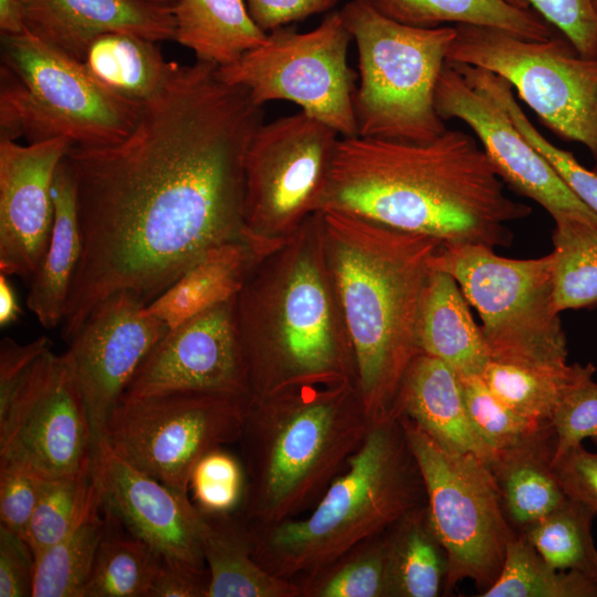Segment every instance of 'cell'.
<instances>
[{
  "label": "cell",
  "instance_id": "24",
  "mask_svg": "<svg viewBox=\"0 0 597 597\" xmlns=\"http://www.w3.org/2000/svg\"><path fill=\"white\" fill-rule=\"evenodd\" d=\"M201 544L209 574L207 597H303L300 585L255 561L249 524L238 511L202 512Z\"/></svg>",
  "mask_w": 597,
  "mask_h": 597
},
{
  "label": "cell",
  "instance_id": "16",
  "mask_svg": "<svg viewBox=\"0 0 597 597\" xmlns=\"http://www.w3.org/2000/svg\"><path fill=\"white\" fill-rule=\"evenodd\" d=\"M434 104L444 122L457 118L469 126L503 182L542 206L553 220L570 217L597 224V214L523 137L502 105L452 63L446 62L441 71Z\"/></svg>",
  "mask_w": 597,
  "mask_h": 597
},
{
  "label": "cell",
  "instance_id": "32",
  "mask_svg": "<svg viewBox=\"0 0 597 597\" xmlns=\"http://www.w3.org/2000/svg\"><path fill=\"white\" fill-rule=\"evenodd\" d=\"M104 534L83 597H148L160 555L112 515L104 512Z\"/></svg>",
  "mask_w": 597,
  "mask_h": 597
},
{
  "label": "cell",
  "instance_id": "49",
  "mask_svg": "<svg viewBox=\"0 0 597 597\" xmlns=\"http://www.w3.org/2000/svg\"><path fill=\"white\" fill-rule=\"evenodd\" d=\"M254 23L265 33L329 11L338 0H244Z\"/></svg>",
  "mask_w": 597,
  "mask_h": 597
},
{
  "label": "cell",
  "instance_id": "48",
  "mask_svg": "<svg viewBox=\"0 0 597 597\" xmlns=\"http://www.w3.org/2000/svg\"><path fill=\"white\" fill-rule=\"evenodd\" d=\"M208 587L207 567L160 555L148 597H207Z\"/></svg>",
  "mask_w": 597,
  "mask_h": 597
},
{
  "label": "cell",
  "instance_id": "6",
  "mask_svg": "<svg viewBox=\"0 0 597 597\" xmlns=\"http://www.w3.org/2000/svg\"><path fill=\"white\" fill-rule=\"evenodd\" d=\"M426 504V489L398 418L374 421L346 468L304 517L251 526L253 556L302 590L350 551Z\"/></svg>",
  "mask_w": 597,
  "mask_h": 597
},
{
  "label": "cell",
  "instance_id": "54",
  "mask_svg": "<svg viewBox=\"0 0 597 597\" xmlns=\"http://www.w3.org/2000/svg\"><path fill=\"white\" fill-rule=\"evenodd\" d=\"M591 1H593L594 9H595V11L597 13V0H591Z\"/></svg>",
  "mask_w": 597,
  "mask_h": 597
},
{
  "label": "cell",
  "instance_id": "19",
  "mask_svg": "<svg viewBox=\"0 0 597 597\" xmlns=\"http://www.w3.org/2000/svg\"><path fill=\"white\" fill-rule=\"evenodd\" d=\"M93 471L104 512L166 558L207 567L202 512L189 499L116 454L103 440L94 447Z\"/></svg>",
  "mask_w": 597,
  "mask_h": 597
},
{
  "label": "cell",
  "instance_id": "10",
  "mask_svg": "<svg viewBox=\"0 0 597 597\" xmlns=\"http://www.w3.org/2000/svg\"><path fill=\"white\" fill-rule=\"evenodd\" d=\"M339 138L302 111L256 130L244 159L243 241L258 263L322 210Z\"/></svg>",
  "mask_w": 597,
  "mask_h": 597
},
{
  "label": "cell",
  "instance_id": "27",
  "mask_svg": "<svg viewBox=\"0 0 597 597\" xmlns=\"http://www.w3.org/2000/svg\"><path fill=\"white\" fill-rule=\"evenodd\" d=\"M255 260L243 241L220 244L195 262L145 310L168 328L235 298L243 289Z\"/></svg>",
  "mask_w": 597,
  "mask_h": 597
},
{
  "label": "cell",
  "instance_id": "50",
  "mask_svg": "<svg viewBox=\"0 0 597 597\" xmlns=\"http://www.w3.org/2000/svg\"><path fill=\"white\" fill-rule=\"evenodd\" d=\"M51 342L39 337L28 344H19L6 337L0 344V405L4 404L32 364L48 349Z\"/></svg>",
  "mask_w": 597,
  "mask_h": 597
},
{
  "label": "cell",
  "instance_id": "8",
  "mask_svg": "<svg viewBox=\"0 0 597 597\" xmlns=\"http://www.w3.org/2000/svg\"><path fill=\"white\" fill-rule=\"evenodd\" d=\"M1 138L103 146L126 137L140 117L144 104L111 93L81 61L27 30L1 33Z\"/></svg>",
  "mask_w": 597,
  "mask_h": 597
},
{
  "label": "cell",
  "instance_id": "25",
  "mask_svg": "<svg viewBox=\"0 0 597 597\" xmlns=\"http://www.w3.org/2000/svg\"><path fill=\"white\" fill-rule=\"evenodd\" d=\"M555 452L549 423L523 443L496 452L490 464L506 517L517 533L567 500L553 469Z\"/></svg>",
  "mask_w": 597,
  "mask_h": 597
},
{
  "label": "cell",
  "instance_id": "37",
  "mask_svg": "<svg viewBox=\"0 0 597 597\" xmlns=\"http://www.w3.org/2000/svg\"><path fill=\"white\" fill-rule=\"evenodd\" d=\"M100 504L93 461L78 473L46 479L27 534L34 558L67 536Z\"/></svg>",
  "mask_w": 597,
  "mask_h": 597
},
{
  "label": "cell",
  "instance_id": "18",
  "mask_svg": "<svg viewBox=\"0 0 597 597\" xmlns=\"http://www.w3.org/2000/svg\"><path fill=\"white\" fill-rule=\"evenodd\" d=\"M235 298L169 328L145 358L122 398L177 391L249 398Z\"/></svg>",
  "mask_w": 597,
  "mask_h": 597
},
{
  "label": "cell",
  "instance_id": "30",
  "mask_svg": "<svg viewBox=\"0 0 597 597\" xmlns=\"http://www.w3.org/2000/svg\"><path fill=\"white\" fill-rule=\"evenodd\" d=\"M385 15L417 28L446 23L490 27L531 40H547L554 29L526 0H370Z\"/></svg>",
  "mask_w": 597,
  "mask_h": 597
},
{
  "label": "cell",
  "instance_id": "42",
  "mask_svg": "<svg viewBox=\"0 0 597 597\" xmlns=\"http://www.w3.org/2000/svg\"><path fill=\"white\" fill-rule=\"evenodd\" d=\"M245 489L242 462L223 447L203 455L193 467L189 493L205 513H233L240 509Z\"/></svg>",
  "mask_w": 597,
  "mask_h": 597
},
{
  "label": "cell",
  "instance_id": "17",
  "mask_svg": "<svg viewBox=\"0 0 597 597\" xmlns=\"http://www.w3.org/2000/svg\"><path fill=\"white\" fill-rule=\"evenodd\" d=\"M130 291L116 292L91 312L66 354L88 412L94 447L136 371L169 329Z\"/></svg>",
  "mask_w": 597,
  "mask_h": 597
},
{
  "label": "cell",
  "instance_id": "29",
  "mask_svg": "<svg viewBox=\"0 0 597 597\" xmlns=\"http://www.w3.org/2000/svg\"><path fill=\"white\" fill-rule=\"evenodd\" d=\"M82 63L111 93L139 104L158 95L179 65L165 60L157 42L121 32L94 39Z\"/></svg>",
  "mask_w": 597,
  "mask_h": 597
},
{
  "label": "cell",
  "instance_id": "45",
  "mask_svg": "<svg viewBox=\"0 0 597 597\" xmlns=\"http://www.w3.org/2000/svg\"><path fill=\"white\" fill-rule=\"evenodd\" d=\"M583 55L597 56V13L591 0H526Z\"/></svg>",
  "mask_w": 597,
  "mask_h": 597
},
{
  "label": "cell",
  "instance_id": "1",
  "mask_svg": "<svg viewBox=\"0 0 597 597\" xmlns=\"http://www.w3.org/2000/svg\"><path fill=\"white\" fill-rule=\"evenodd\" d=\"M217 70L179 64L126 137L65 156L83 241L67 341L109 295L148 304L211 249L243 241L244 159L264 111Z\"/></svg>",
  "mask_w": 597,
  "mask_h": 597
},
{
  "label": "cell",
  "instance_id": "20",
  "mask_svg": "<svg viewBox=\"0 0 597 597\" xmlns=\"http://www.w3.org/2000/svg\"><path fill=\"white\" fill-rule=\"evenodd\" d=\"M72 143L62 137L20 145L0 138V271L31 280L46 251L56 171Z\"/></svg>",
  "mask_w": 597,
  "mask_h": 597
},
{
  "label": "cell",
  "instance_id": "9",
  "mask_svg": "<svg viewBox=\"0 0 597 597\" xmlns=\"http://www.w3.org/2000/svg\"><path fill=\"white\" fill-rule=\"evenodd\" d=\"M432 268L450 274L482 322L492 360L567 364L553 301V255L509 259L480 244H442Z\"/></svg>",
  "mask_w": 597,
  "mask_h": 597
},
{
  "label": "cell",
  "instance_id": "55",
  "mask_svg": "<svg viewBox=\"0 0 597 597\" xmlns=\"http://www.w3.org/2000/svg\"><path fill=\"white\" fill-rule=\"evenodd\" d=\"M596 163H595V166H594V171L597 174V158H595Z\"/></svg>",
  "mask_w": 597,
  "mask_h": 597
},
{
  "label": "cell",
  "instance_id": "52",
  "mask_svg": "<svg viewBox=\"0 0 597 597\" xmlns=\"http://www.w3.org/2000/svg\"><path fill=\"white\" fill-rule=\"evenodd\" d=\"M0 30L6 34L24 31L22 0H0Z\"/></svg>",
  "mask_w": 597,
  "mask_h": 597
},
{
  "label": "cell",
  "instance_id": "22",
  "mask_svg": "<svg viewBox=\"0 0 597 597\" xmlns=\"http://www.w3.org/2000/svg\"><path fill=\"white\" fill-rule=\"evenodd\" d=\"M440 446L476 455L489 465L495 453L469 419L458 375L440 359L420 354L410 365L392 411Z\"/></svg>",
  "mask_w": 597,
  "mask_h": 597
},
{
  "label": "cell",
  "instance_id": "12",
  "mask_svg": "<svg viewBox=\"0 0 597 597\" xmlns=\"http://www.w3.org/2000/svg\"><path fill=\"white\" fill-rule=\"evenodd\" d=\"M454 27L447 62L502 77L555 135L597 158V56L580 54L564 35L531 40L496 28Z\"/></svg>",
  "mask_w": 597,
  "mask_h": 597
},
{
  "label": "cell",
  "instance_id": "43",
  "mask_svg": "<svg viewBox=\"0 0 597 597\" xmlns=\"http://www.w3.org/2000/svg\"><path fill=\"white\" fill-rule=\"evenodd\" d=\"M597 368L588 363L578 373L563 396L551 423L556 436L555 457L591 439L597 444Z\"/></svg>",
  "mask_w": 597,
  "mask_h": 597
},
{
  "label": "cell",
  "instance_id": "4",
  "mask_svg": "<svg viewBox=\"0 0 597 597\" xmlns=\"http://www.w3.org/2000/svg\"><path fill=\"white\" fill-rule=\"evenodd\" d=\"M370 425L348 376L287 384L250 399L238 441L245 473L240 515L266 527L310 511Z\"/></svg>",
  "mask_w": 597,
  "mask_h": 597
},
{
  "label": "cell",
  "instance_id": "33",
  "mask_svg": "<svg viewBox=\"0 0 597 597\" xmlns=\"http://www.w3.org/2000/svg\"><path fill=\"white\" fill-rule=\"evenodd\" d=\"M579 365H533L491 359L481 378L513 410L535 421L551 422Z\"/></svg>",
  "mask_w": 597,
  "mask_h": 597
},
{
  "label": "cell",
  "instance_id": "23",
  "mask_svg": "<svg viewBox=\"0 0 597 597\" xmlns=\"http://www.w3.org/2000/svg\"><path fill=\"white\" fill-rule=\"evenodd\" d=\"M458 282L433 269L425 287L418 324L422 354L448 365L458 377L481 376L491 360Z\"/></svg>",
  "mask_w": 597,
  "mask_h": 597
},
{
  "label": "cell",
  "instance_id": "26",
  "mask_svg": "<svg viewBox=\"0 0 597 597\" xmlns=\"http://www.w3.org/2000/svg\"><path fill=\"white\" fill-rule=\"evenodd\" d=\"M52 196V231L46 251L31 277L27 297L28 308L45 328H53L64 320L83 248L76 189L65 158L56 171Z\"/></svg>",
  "mask_w": 597,
  "mask_h": 597
},
{
  "label": "cell",
  "instance_id": "5",
  "mask_svg": "<svg viewBox=\"0 0 597 597\" xmlns=\"http://www.w3.org/2000/svg\"><path fill=\"white\" fill-rule=\"evenodd\" d=\"M262 262L235 298L249 400L280 386L327 376H348L356 383L316 214Z\"/></svg>",
  "mask_w": 597,
  "mask_h": 597
},
{
  "label": "cell",
  "instance_id": "36",
  "mask_svg": "<svg viewBox=\"0 0 597 597\" xmlns=\"http://www.w3.org/2000/svg\"><path fill=\"white\" fill-rule=\"evenodd\" d=\"M480 597H597V579L554 568L517 533L507 544L500 576Z\"/></svg>",
  "mask_w": 597,
  "mask_h": 597
},
{
  "label": "cell",
  "instance_id": "53",
  "mask_svg": "<svg viewBox=\"0 0 597 597\" xmlns=\"http://www.w3.org/2000/svg\"><path fill=\"white\" fill-rule=\"evenodd\" d=\"M158 1L171 6L175 0H158Z\"/></svg>",
  "mask_w": 597,
  "mask_h": 597
},
{
  "label": "cell",
  "instance_id": "14",
  "mask_svg": "<svg viewBox=\"0 0 597 597\" xmlns=\"http://www.w3.org/2000/svg\"><path fill=\"white\" fill-rule=\"evenodd\" d=\"M248 404L243 396L203 391L121 398L102 440L135 468L189 494L197 462L239 441Z\"/></svg>",
  "mask_w": 597,
  "mask_h": 597
},
{
  "label": "cell",
  "instance_id": "44",
  "mask_svg": "<svg viewBox=\"0 0 597 597\" xmlns=\"http://www.w3.org/2000/svg\"><path fill=\"white\" fill-rule=\"evenodd\" d=\"M45 480L23 464L0 460V526L25 542Z\"/></svg>",
  "mask_w": 597,
  "mask_h": 597
},
{
  "label": "cell",
  "instance_id": "40",
  "mask_svg": "<svg viewBox=\"0 0 597 597\" xmlns=\"http://www.w3.org/2000/svg\"><path fill=\"white\" fill-rule=\"evenodd\" d=\"M389 530L364 542L308 583L303 597H387Z\"/></svg>",
  "mask_w": 597,
  "mask_h": 597
},
{
  "label": "cell",
  "instance_id": "21",
  "mask_svg": "<svg viewBox=\"0 0 597 597\" xmlns=\"http://www.w3.org/2000/svg\"><path fill=\"white\" fill-rule=\"evenodd\" d=\"M24 30L81 61L97 36L129 33L175 41L171 6L158 0H22Z\"/></svg>",
  "mask_w": 597,
  "mask_h": 597
},
{
  "label": "cell",
  "instance_id": "28",
  "mask_svg": "<svg viewBox=\"0 0 597 597\" xmlns=\"http://www.w3.org/2000/svg\"><path fill=\"white\" fill-rule=\"evenodd\" d=\"M175 41L190 49L197 61L218 67L239 60L265 42L244 0H175Z\"/></svg>",
  "mask_w": 597,
  "mask_h": 597
},
{
  "label": "cell",
  "instance_id": "3",
  "mask_svg": "<svg viewBox=\"0 0 597 597\" xmlns=\"http://www.w3.org/2000/svg\"><path fill=\"white\" fill-rule=\"evenodd\" d=\"M316 221L362 404L371 422L391 417L405 376L422 354L420 306L443 243L334 208H323Z\"/></svg>",
  "mask_w": 597,
  "mask_h": 597
},
{
  "label": "cell",
  "instance_id": "7",
  "mask_svg": "<svg viewBox=\"0 0 597 597\" xmlns=\"http://www.w3.org/2000/svg\"><path fill=\"white\" fill-rule=\"evenodd\" d=\"M339 12L357 48L358 136L425 143L444 133L434 93L455 27L407 25L370 0H352Z\"/></svg>",
  "mask_w": 597,
  "mask_h": 597
},
{
  "label": "cell",
  "instance_id": "13",
  "mask_svg": "<svg viewBox=\"0 0 597 597\" xmlns=\"http://www.w3.org/2000/svg\"><path fill=\"white\" fill-rule=\"evenodd\" d=\"M352 35L339 11L300 33L280 28L235 62L218 67L226 83L244 87L253 102L298 105L341 137L358 135L354 96L358 74L347 63Z\"/></svg>",
  "mask_w": 597,
  "mask_h": 597
},
{
  "label": "cell",
  "instance_id": "51",
  "mask_svg": "<svg viewBox=\"0 0 597 597\" xmlns=\"http://www.w3.org/2000/svg\"><path fill=\"white\" fill-rule=\"evenodd\" d=\"M21 313L15 292L6 274L0 273V325L13 323Z\"/></svg>",
  "mask_w": 597,
  "mask_h": 597
},
{
  "label": "cell",
  "instance_id": "31",
  "mask_svg": "<svg viewBox=\"0 0 597 597\" xmlns=\"http://www.w3.org/2000/svg\"><path fill=\"white\" fill-rule=\"evenodd\" d=\"M447 575L448 555L425 504L389 528L387 597H437L444 593Z\"/></svg>",
  "mask_w": 597,
  "mask_h": 597
},
{
  "label": "cell",
  "instance_id": "41",
  "mask_svg": "<svg viewBox=\"0 0 597 597\" xmlns=\"http://www.w3.org/2000/svg\"><path fill=\"white\" fill-rule=\"evenodd\" d=\"M459 380L471 425L494 453L523 443L551 423L532 420L510 408L481 376Z\"/></svg>",
  "mask_w": 597,
  "mask_h": 597
},
{
  "label": "cell",
  "instance_id": "35",
  "mask_svg": "<svg viewBox=\"0 0 597 597\" xmlns=\"http://www.w3.org/2000/svg\"><path fill=\"white\" fill-rule=\"evenodd\" d=\"M105 530L102 504L34 559L32 597H83Z\"/></svg>",
  "mask_w": 597,
  "mask_h": 597
},
{
  "label": "cell",
  "instance_id": "46",
  "mask_svg": "<svg viewBox=\"0 0 597 597\" xmlns=\"http://www.w3.org/2000/svg\"><path fill=\"white\" fill-rule=\"evenodd\" d=\"M553 469L566 496L597 514V453L574 446L554 458Z\"/></svg>",
  "mask_w": 597,
  "mask_h": 597
},
{
  "label": "cell",
  "instance_id": "39",
  "mask_svg": "<svg viewBox=\"0 0 597 597\" xmlns=\"http://www.w3.org/2000/svg\"><path fill=\"white\" fill-rule=\"evenodd\" d=\"M464 74L502 105L523 137L553 165L573 192L597 214V174L585 168L572 153L558 148L537 130L516 101L513 87L505 80L474 66H467Z\"/></svg>",
  "mask_w": 597,
  "mask_h": 597
},
{
  "label": "cell",
  "instance_id": "15",
  "mask_svg": "<svg viewBox=\"0 0 597 597\" xmlns=\"http://www.w3.org/2000/svg\"><path fill=\"white\" fill-rule=\"evenodd\" d=\"M93 452L92 426L70 357L50 348L0 405V460L52 479L81 472Z\"/></svg>",
  "mask_w": 597,
  "mask_h": 597
},
{
  "label": "cell",
  "instance_id": "38",
  "mask_svg": "<svg viewBox=\"0 0 597 597\" xmlns=\"http://www.w3.org/2000/svg\"><path fill=\"white\" fill-rule=\"evenodd\" d=\"M596 515L586 505L567 498L522 533L554 568L597 579V547L591 530Z\"/></svg>",
  "mask_w": 597,
  "mask_h": 597
},
{
  "label": "cell",
  "instance_id": "2",
  "mask_svg": "<svg viewBox=\"0 0 597 597\" xmlns=\"http://www.w3.org/2000/svg\"><path fill=\"white\" fill-rule=\"evenodd\" d=\"M323 208L443 244L492 249L509 247V224L532 212L506 195L476 137L448 128L425 143L341 137Z\"/></svg>",
  "mask_w": 597,
  "mask_h": 597
},
{
  "label": "cell",
  "instance_id": "11",
  "mask_svg": "<svg viewBox=\"0 0 597 597\" xmlns=\"http://www.w3.org/2000/svg\"><path fill=\"white\" fill-rule=\"evenodd\" d=\"M399 419L426 489L431 526L448 555L444 593L470 579L479 596L500 576L509 522L490 465L472 453L449 450L406 417Z\"/></svg>",
  "mask_w": 597,
  "mask_h": 597
},
{
  "label": "cell",
  "instance_id": "34",
  "mask_svg": "<svg viewBox=\"0 0 597 597\" xmlns=\"http://www.w3.org/2000/svg\"><path fill=\"white\" fill-rule=\"evenodd\" d=\"M553 301L561 313L597 304V224L554 220Z\"/></svg>",
  "mask_w": 597,
  "mask_h": 597
},
{
  "label": "cell",
  "instance_id": "47",
  "mask_svg": "<svg viewBox=\"0 0 597 597\" xmlns=\"http://www.w3.org/2000/svg\"><path fill=\"white\" fill-rule=\"evenodd\" d=\"M34 561L29 544L0 526V597L32 596Z\"/></svg>",
  "mask_w": 597,
  "mask_h": 597
}]
</instances>
